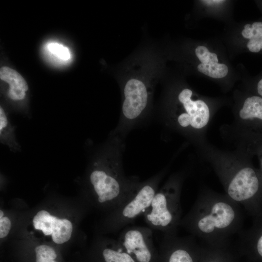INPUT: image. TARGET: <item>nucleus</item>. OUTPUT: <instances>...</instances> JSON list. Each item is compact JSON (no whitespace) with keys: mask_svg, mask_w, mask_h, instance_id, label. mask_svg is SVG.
<instances>
[{"mask_svg":"<svg viewBox=\"0 0 262 262\" xmlns=\"http://www.w3.org/2000/svg\"><path fill=\"white\" fill-rule=\"evenodd\" d=\"M152 230L149 227L128 226L120 231L117 240L136 262H159Z\"/></svg>","mask_w":262,"mask_h":262,"instance_id":"39448f33","label":"nucleus"},{"mask_svg":"<svg viewBox=\"0 0 262 262\" xmlns=\"http://www.w3.org/2000/svg\"><path fill=\"white\" fill-rule=\"evenodd\" d=\"M242 35L248 40L246 47L249 51L254 53L262 51V21L246 24Z\"/></svg>","mask_w":262,"mask_h":262,"instance_id":"9b49d317","label":"nucleus"},{"mask_svg":"<svg viewBox=\"0 0 262 262\" xmlns=\"http://www.w3.org/2000/svg\"><path fill=\"white\" fill-rule=\"evenodd\" d=\"M241 206L227 195L204 193L195 200L180 226L213 246H224L241 232Z\"/></svg>","mask_w":262,"mask_h":262,"instance_id":"f257e3e1","label":"nucleus"},{"mask_svg":"<svg viewBox=\"0 0 262 262\" xmlns=\"http://www.w3.org/2000/svg\"><path fill=\"white\" fill-rule=\"evenodd\" d=\"M195 241L192 235H164L160 244L159 262H194Z\"/></svg>","mask_w":262,"mask_h":262,"instance_id":"0eeeda50","label":"nucleus"},{"mask_svg":"<svg viewBox=\"0 0 262 262\" xmlns=\"http://www.w3.org/2000/svg\"><path fill=\"white\" fill-rule=\"evenodd\" d=\"M11 227V222L8 217L0 218V238L5 237L9 233Z\"/></svg>","mask_w":262,"mask_h":262,"instance_id":"f3484780","label":"nucleus"},{"mask_svg":"<svg viewBox=\"0 0 262 262\" xmlns=\"http://www.w3.org/2000/svg\"><path fill=\"white\" fill-rule=\"evenodd\" d=\"M4 213L3 212L0 210V218H1L3 217Z\"/></svg>","mask_w":262,"mask_h":262,"instance_id":"412c9836","label":"nucleus"},{"mask_svg":"<svg viewBox=\"0 0 262 262\" xmlns=\"http://www.w3.org/2000/svg\"><path fill=\"white\" fill-rule=\"evenodd\" d=\"M192 94L191 90L184 89L179 94L178 100L182 104L185 113L189 116L190 126L200 129L205 127L209 120V109L203 100H192Z\"/></svg>","mask_w":262,"mask_h":262,"instance_id":"6e6552de","label":"nucleus"},{"mask_svg":"<svg viewBox=\"0 0 262 262\" xmlns=\"http://www.w3.org/2000/svg\"><path fill=\"white\" fill-rule=\"evenodd\" d=\"M197 69L201 73L215 79L224 77L229 71L228 66L226 65L219 63L211 64L201 63L198 65Z\"/></svg>","mask_w":262,"mask_h":262,"instance_id":"4468645a","label":"nucleus"},{"mask_svg":"<svg viewBox=\"0 0 262 262\" xmlns=\"http://www.w3.org/2000/svg\"><path fill=\"white\" fill-rule=\"evenodd\" d=\"M49 50L59 59L67 60L70 58L68 49L62 45L57 43H51L48 45Z\"/></svg>","mask_w":262,"mask_h":262,"instance_id":"dca6fc26","label":"nucleus"},{"mask_svg":"<svg viewBox=\"0 0 262 262\" xmlns=\"http://www.w3.org/2000/svg\"><path fill=\"white\" fill-rule=\"evenodd\" d=\"M196 56L204 64L218 63L217 55L214 53H211L208 49L202 46H198L195 50Z\"/></svg>","mask_w":262,"mask_h":262,"instance_id":"2eb2a0df","label":"nucleus"},{"mask_svg":"<svg viewBox=\"0 0 262 262\" xmlns=\"http://www.w3.org/2000/svg\"><path fill=\"white\" fill-rule=\"evenodd\" d=\"M72 225L66 219L57 218L54 222L51 237L53 241L57 244H62L68 241L71 236Z\"/></svg>","mask_w":262,"mask_h":262,"instance_id":"ddd939ff","label":"nucleus"},{"mask_svg":"<svg viewBox=\"0 0 262 262\" xmlns=\"http://www.w3.org/2000/svg\"><path fill=\"white\" fill-rule=\"evenodd\" d=\"M227 181V196L239 205L248 208L259 189V180L255 171L249 167L239 168Z\"/></svg>","mask_w":262,"mask_h":262,"instance_id":"423d86ee","label":"nucleus"},{"mask_svg":"<svg viewBox=\"0 0 262 262\" xmlns=\"http://www.w3.org/2000/svg\"><path fill=\"white\" fill-rule=\"evenodd\" d=\"M182 177L174 175L158 190L150 205L143 214L146 223L152 229L164 235L177 234L182 219L180 203Z\"/></svg>","mask_w":262,"mask_h":262,"instance_id":"7ed1b4c3","label":"nucleus"},{"mask_svg":"<svg viewBox=\"0 0 262 262\" xmlns=\"http://www.w3.org/2000/svg\"><path fill=\"white\" fill-rule=\"evenodd\" d=\"M256 241V246L257 252L262 257V234L259 236Z\"/></svg>","mask_w":262,"mask_h":262,"instance_id":"a211bd4d","label":"nucleus"},{"mask_svg":"<svg viewBox=\"0 0 262 262\" xmlns=\"http://www.w3.org/2000/svg\"><path fill=\"white\" fill-rule=\"evenodd\" d=\"M165 173L164 169L147 180L140 181L129 196L112 210L107 225L112 232L121 231L143 214L151 204Z\"/></svg>","mask_w":262,"mask_h":262,"instance_id":"20e7f679","label":"nucleus"},{"mask_svg":"<svg viewBox=\"0 0 262 262\" xmlns=\"http://www.w3.org/2000/svg\"><path fill=\"white\" fill-rule=\"evenodd\" d=\"M239 115L244 119L258 118L262 120V98L257 96L247 98L239 112Z\"/></svg>","mask_w":262,"mask_h":262,"instance_id":"f8f14e48","label":"nucleus"},{"mask_svg":"<svg viewBox=\"0 0 262 262\" xmlns=\"http://www.w3.org/2000/svg\"><path fill=\"white\" fill-rule=\"evenodd\" d=\"M98 251L101 262H136L124 249L117 240L106 241Z\"/></svg>","mask_w":262,"mask_h":262,"instance_id":"9d476101","label":"nucleus"},{"mask_svg":"<svg viewBox=\"0 0 262 262\" xmlns=\"http://www.w3.org/2000/svg\"><path fill=\"white\" fill-rule=\"evenodd\" d=\"M205 3L207 4H219L224 1V0H203Z\"/></svg>","mask_w":262,"mask_h":262,"instance_id":"aec40b11","label":"nucleus"},{"mask_svg":"<svg viewBox=\"0 0 262 262\" xmlns=\"http://www.w3.org/2000/svg\"><path fill=\"white\" fill-rule=\"evenodd\" d=\"M125 140L110 134L107 142L95 156L89 175V181L97 202L112 210L140 182L137 177L125 175L123 165Z\"/></svg>","mask_w":262,"mask_h":262,"instance_id":"f03ea898","label":"nucleus"},{"mask_svg":"<svg viewBox=\"0 0 262 262\" xmlns=\"http://www.w3.org/2000/svg\"><path fill=\"white\" fill-rule=\"evenodd\" d=\"M257 89L258 94L262 97V78L257 82Z\"/></svg>","mask_w":262,"mask_h":262,"instance_id":"6ab92c4d","label":"nucleus"},{"mask_svg":"<svg viewBox=\"0 0 262 262\" xmlns=\"http://www.w3.org/2000/svg\"><path fill=\"white\" fill-rule=\"evenodd\" d=\"M208 262H215V261H209Z\"/></svg>","mask_w":262,"mask_h":262,"instance_id":"4be33fe9","label":"nucleus"},{"mask_svg":"<svg viewBox=\"0 0 262 262\" xmlns=\"http://www.w3.org/2000/svg\"><path fill=\"white\" fill-rule=\"evenodd\" d=\"M0 78L9 85L8 96L10 99L18 101L25 98L28 85L16 71L7 66L2 67L0 70Z\"/></svg>","mask_w":262,"mask_h":262,"instance_id":"1a4fd4ad","label":"nucleus"}]
</instances>
